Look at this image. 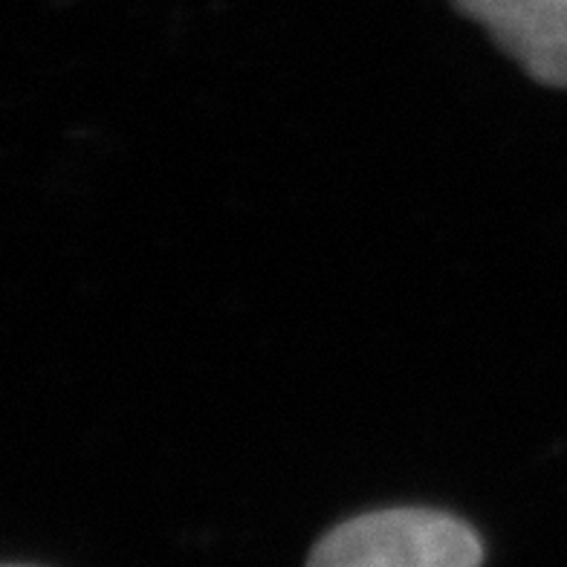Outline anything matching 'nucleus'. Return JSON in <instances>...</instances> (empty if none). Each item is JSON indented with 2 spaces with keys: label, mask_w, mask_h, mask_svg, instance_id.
Masks as SVG:
<instances>
[{
  "label": "nucleus",
  "mask_w": 567,
  "mask_h": 567,
  "mask_svg": "<svg viewBox=\"0 0 567 567\" xmlns=\"http://www.w3.org/2000/svg\"><path fill=\"white\" fill-rule=\"evenodd\" d=\"M470 524L437 509H377L333 527L307 567H481Z\"/></svg>",
  "instance_id": "1"
},
{
  "label": "nucleus",
  "mask_w": 567,
  "mask_h": 567,
  "mask_svg": "<svg viewBox=\"0 0 567 567\" xmlns=\"http://www.w3.org/2000/svg\"><path fill=\"white\" fill-rule=\"evenodd\" d=\"M509 59L547 87H567V0H452Z\"/></svg>",
  "instance_id": "2"
}]
</instances>
